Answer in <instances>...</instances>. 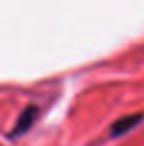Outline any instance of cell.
Masks as SVG:
<instances>
[{"instance_id":"2","label":"cell","mask_w":144,"mask_h":146,"mask_svg":"<svg viewBox=\"0 0 144 146\" xmlns=\"http://www.w3.org/2000/svg\"><path fill=\"white\" fill-rule=\"evenodd\" d=\"M143 119H144L143 112H136V114L122 115V117H119V119L110 126V134H112V136H120V134L131 131L132 127H136Z\"/></svg>"},{"instance_id":"1","label":"cell","mask_w":144,"mask_h":146,"mask_svg":"<svg viewBox=\"0 0 144 146\" xmlns=\"http://www.w3.org/2000/svg\"><path fill=\"white\" fill-rule=\"evenodd\" d=\"M37 115H39V107L34 106V104L27 106L26 109L19 114V117H17V121H15V124H14V127L10 131V138L20 136V134L27 133L31 129V126L34 124V121L37 119Z\"/></svg>"}]
</instances>
